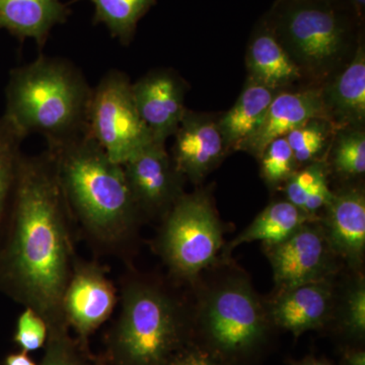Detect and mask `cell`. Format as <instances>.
I'll list each match as a JSON object with an SVG mask.
<instances>
[{
	"mask_svg": "<svg viewBox=\"0 0 365 365\" xmlns=\"http://www.w3.org/2000/svg\"><path fill=\"white\" fill-rule=\"evenodd\" d=\"M73 222L51 153L23 155L0 252V287L39 314L48 329L68 327L62 299L76 260Z\"/></svg>",
	"mask_w": 365,
	"mask_h": 365,
	"instance_id": "cell-1",
	"label": "cell"
},
{
	"mask_svg": "<svg viewBox=\"0 0 365 365\" xmlns=\"http://www.w3.org/2000/svg\"><path fill=\"white\" fill-rule=\"evenodd\" d=\"M72 218L95 246L122 253L136 235L141 216L123 165L91 137L47 146Z\"/></svg>",
	"mask_w": 365,
	"mask_h": 365,
	"instance_id": "cell-2",
	"label": "cell"
},
{
	"mask_svg": "<svg viewBox=\"0 0 365 365\" xmlns=\"http://www.w3.org/2000/svg\"><path fill=\"white\" fill-rule=\"evenodd\" d=\"M93 88L71 60L41 54L9 73L6 110L24 136L41 134L47 146L88 135Z\"/></svg>",
	"mask_w": 365,
	"mask_h": 365,
	"instance_id": "cell-3",
	"label": "cell"
},
{
	"mask_svg": "<svg viewBox=\"0 0 365 365\" xmlns=\"http://www.w3.org/2000/svg\"><path fill=\"white\" fill-rule=\"evenodd\" d=\"M119 300L120 313L106 337L109 365H170L193 340L188 309L155 278L129 274Z\"/></svg>",
	"mask_w": 365,
	"mask_h": 365,
	"instance_id": "cell-4",
	"label": "cell"
},
{
	"mask_svg": "<svg viewBox=\"0 0 365 365\" xmlns=\"http://www.w3.org/2000/svg\"><path fill=\"white\" fill-rule=\"evenodd\" d=\"M270 325L266 304L240 274L204 289L192 318L193 331L203 339L201 346L222 365L239 364L258 351Z\"/></svg>",
	"mask_w": 365,
	"mask_h": 365,
	"instance_id": "cell-5",
	"label": "cell"
},
{
	"mask_svg": "<svg viewBox=\"0 0 365 365\" xmlns=\"http://www.w3.org/2000/svg\"><path fill=\"white\" fill-rule=\"evenodd\" d=\"M155 250L175 279L194 282L215 265L223 248V228L207 192L184 193L167 215Z\"/></svg>",
	"mask_w": 365,
	"mask_h": 365,
	"instance_id": "cell-6",
	"label": "cell"
},
{
	"mask_svg": "<svg viewBox=\"0 0 365 365\" xmlns=\"http://www.w3.org/2000/svg\"><path fill=\"white\" fill-rule=\"evenodd\" d=\"M273 31L302 71L318 74L339 61L348 43L347 26L326 1L289 0Z\"/></svg>",
	"mask_w": 365,
	"mask_h": 365,
	"instance_id": "cell-7",
	"label": "cell"
},
{
	"mask_svg": "<svg viewBox=\"0 0 365 365\" xmlns=\"http://www.w3.org/2000/svg\"><path fill=\"white\" fill-rule=\"evenodd\" d=\"M88 136L120 165L155 141L137 111L132 81L125 72L112 69L93 88Z\"/></svg>",
	"mask_w": 365,
	"mask_h": 365,
	"instance_id": "cell-8",
	"label": "cell"
},
{
	"mask_svg": "<svg viewBox=\"0 0 365 365\" xmlns=\"http://www.w3.org/2000/svg\"><path fill=\"white\" fill-rule=\"evenodd\" d=\"M318 222H307L285 241L265 246L278 292L335 276L338 258Z\"/></svg>",
	"mask_w": 365,
	"mask_h": 365,
	"instance_id": "cell-9",
	"label": "cell"
},
{
	"mask_svg": "<svg viewBox=\"0 0 365 365\" xmlns=\"http://www.w3.org/2000/svg\"><path fill=\"white\" fill-rule=\"evenodd\" d=\"M118 300L117 288L108 277L104 266L76 258L62 299V309L67 325L76 334V341L86 351H91V336L111 318Z\"/></svg>",
	"mask_w": 365,
	"mask_h": 365,
	"instance_id": "cell-10",
	"label": "cell"
},
{
	"mask_svg": "<svg viewBox=\"0 0 365 365\" xmlns=\"http://www.w3.org/2000/svg\"><path fill=\"white\" fill-rule=\"evenodd\" d=\"M122 165L141 216L163 218L184 194L185 179L165 143L153 141Z\"/></svg>",
	"mask_w": 365,
	"mask_h": 365,
	"instance_id": "cell-11",
	"label": "cell"
},
{
	"mask_svg": "<svg viewBox=\"0 0 365 365\" xmlns=\"http://www.w3.org/2000/svg\"><path fill=\"white\" fill-rule=\"evenodd\" d=\"M137 111L153 135L165 143L174 135L186 112L187 85L176 71L158 68L132 83Z\"/></svg>",
	"mask_w": 365,
	"mask_h": 365,
	"instance_id": "cell-12",
	"label": "cell"
},
{
	"mask_svg": "<svg viewBox=\"0 0 365 365\" xmlns=\"http://www.w3.org/2000/svg\"><path fill=\"white\" fill-rule=\"evenodd\" d=\"M170 153L175 169L185 180L199 184L227 153L217 121L205 114L185 112Z\"/></svg>",
	"mask_w": 365,
	"mask_h": 365,
	"instance_id": "cell-13",
	"label": "cell"
},
{
	"mask_svg": "<svg viewBox=\"0 0 365 365\" xmlns=\"http://www.w3.org/2000/svg\"><path fill=\"white\" fill-rule=\"evenodd\" d=\"M336 297L334 278H329L277 292L266 309L272 325L299 337L329 323L335 313Z\"/></svg>",
	"mask_w": 365,
	"mask_h": 365,
	"instance_id": "cell-14",
	"label": "cell"
},
{
	"mask_svg": "<svg viewBox=\"0 0 365 365\" xmlns=\"http://www.w3.org/2000/svg\"><path fill=\"white\" fill-rule=\"evenodd\" d=\"M314 119L330 122L322 88L279 91L271 103L258 130L237 150L246 151L260 158L273 140L287 136L290 131Z\"/></svg>",
	"mask_w": 365,
	"mask_h": 365,
	"instance_id": "cell-15",
	"label": "cell"
},
{
	"mask_svg": "<svg viewBox=\"0 0 365 365\" xmlns=\"http://www.w3.org/2000/svg\"><path fill=\"white\" fill-rule=\"evenodd\" d=\"M322 227L338 259L359 269L365 254V195L360 188L333 192L325 208Z\"/></svg>",
	"mask_w": 365,
	"mask_h": 365,
	"instance_id": "cell-16",
	"label": "cell"
},
{
	"mask_svg": "<svg viewBox=\"0 0 365 365\" xmlns=\"http://www.w3.org/2000/svg\"><path fill=\"white\" fill-rule=\"evenodd\" d=\"M334 128H361L365 120V49L359 42L354 56L330 85L322 88Z\"/></svg>",
	"mask_w": 365,
	"mask_h": 365,
	"instance_id": "cell-17",
	"label": "cell"
},
{
	"mask_svg": "<svg viewBox=\"0 0 365 365\" xmlns=\"http://www.w3.org/2000/svg\"><path fill=\"white\" fill-rule=\"evenodd\" d=\"M71 13L60 0H0V30L21 42L30 38L42 50L52 29L66 23Z\"/></svg>",
	"mask_w": 365,
	"mask_h": 365,
	"instance_id": "cell-18",
	"label": "cell"
},
{
	"mask_svg": "<svg viewBox=\"0 0 365 365\" xmlns=\"http://www.w3.org/2000/svg\"><path fill=\"white\" fill-rule=\"evenodd\" d=\"M251 81L278 91L299 81L302 68L281 44L272 28L263 26L254 36L247 53Z\"/></svg>",
	"mask_w": 365,
	"mask_h": 365,
	"instance_id": "cell-19",
	"label": "cell"
},
{
	"mask_svg": "<svg viewBox=\"0 0 365 365\" xmlns=\"http://www.w3.org/2000/svg\"><path fill=\"white\" fill-rule=\"evenodd\" d=\"M279 93L249 79L234 107L217 121L228 150H237L261 126L275 96Z\"/></svg>",
	"mask_w": 365,
	"mask_h": 365,
	"instance_id": "cell-20",
	"label": "cell"
},
{
	"mask_svg": "<svg viewBox=\"0 0 365 365\" xmlns=\"http://www.w3.org/2000/svg\"><path fill=\"white\" fill-rule=\"evenodd\" d=\"M318 216L307 215L287 200L276 201L255 218L244 232L223 249L222 255L230 256L232 250L241 245L261 241L264 246H273L285 241L307 222L319 220Z\"/></svg>",
	"mask_w": 365,
	"mask_h": 365,
	"instance_id": "cell-21",
	"label": "cell"
},
{
	"mask_svg": "<svg viewBox=\"0 0 365 365\" xmlns=\"http://www.w3.org/2000/svg\"><path fill=\"white\" fill-rule=\"evenodd\" d=\"M78 1L73 0L72 2ZM96 7L93 24H104L113 38L128 46L135 35L138 21L157 0H91Z\"/></svg>",
	"mask_w": 365,
	"mask_h": 365,
	"instance_id": "cell-22",
	"label": "cell"
},
{
	"mask_svg": "<svg viewBox=\"0 0 365 365\" xmlns=\"http://www.w3.org/2000/svg\"><path fill=\"white\" fill-rule=\"evenodd\" d=\"M25 138L9 118H0V223L13 201Z\"/></svg>",
	"mask_w": 365,
	"mask_h": 365,
	"instance_id": "cell-23",
	"label": "cell"
},
{
	"mask_svg": "<svg viewBox=\"0 0 365 365\" xmlns=\"http://www.w3.org/2000/svg\"><path fill=\"white\" fill-rule=\"evenodd\" d=\"M69 327L48 329L44 357L41 365H107L81 347L69 333Z\"/></svg>",
	"mask_w": 365,
	"mask_h": 365,
	"instance_id": "cell-24",
	"label": "cell"
},
{
	"mask_svg": "<svg viewBox=\"0 0 365 365\" xmlns=\"http://www.w3.org/2000/svg\"><path fill=\"white\" fill-rule=\"evenodd\" d=\"M334 170L344 178L359 177L365 173V134L361 128L342 129L332 153Z\"/></svg>",
	"mask_w": 365,
	"mask_h": 365,
	"instance_id": "cell-25",
	"label": "cell"
},
{
	"mask_svg": "<svg viewBox=\"0 0 365 365\" xmlns=\"http://www.w3.org/2000/svg\"><path fill=\"white\" fill-rule=\"evenodd\" d=\"M330 126L333 125L326 120H311L285 136L297 165L318 162L319 155L325 150Z\"/></svg>",
	"mask_w": 365,
	"mask_h": 365,
	"instance_id": "cell-26",
	"label": "cell"
},
{
	"mask_svg": "<svg viewBox=\"0 0 365 365\" xmlns=\"http://www.w3.org/2000/svg\"><path fill=\"white\" fill-rule=\"evenodd\" d=\"M339 325L346 336L362 341L365 336V280L364 275L349 283L341 299Z\"/></svg>",
	"mask_w": 365,
	"mask_h": 365,
	"instance_id": "cell-27",
	"label": "cell"
},
{
	"mask_svg": "<svg viewBox=\"0 0 365 365\" xmlns=\"http://www.w3.org/2000/svg\"><path fill=\"white\" fill-rule=\"evenodd\" d=\"M261 162V174L271 188H276L292 177L297 165L287 137H279L269 144Z\"/></svg>",
	"mask_w": 365,
	"mask_h": 365,
	"instance_id": "cell-28",
	"label": "cell"
},
{
	"mask_svg": "<svg viewBox=\"0 0 365 365\" xmlns=\"http://www.w3.org/2000/svg\"><path fill=\"white\" fill-rule=\"evenodd\" d=\"M48 337V326L45 319L32 309L25 307L16 324L14 342L21 351H37L44 347Z\"/></svg>",
	"mask_w": 365,
	"mask_h": 365,
	"instance_id": "cell-29",
	"label": "cell"
},
{
	"mask_svg": "<svg viewBox=\"0 0 365 365\" xmlns=\"http://www.w3.org/2000/svg\"><path fill=\"white\" fill-rule=\"evenodd\" d=\"M325 176L326 167L323 162L312 163L304 170H295L292 177L284 182L283 189L287 200L302 209L307 195L314 185Z\"/></svg>",
	"mask_w": 365,
	"mask_h": 365,
	"instance_id": "cell-30",
	"label": "cell"
},
{
	"mask_svg": "<svg viewBox=\"0 0 365 365\" xmlns=\"http://www.w3.org/2000/svg\"><path fill=\"white\" fill-rule=\"evenodd\" d=\"M170 365H222L193 340L177 353Z\"/></svg>",
	"mask_w": 365,
	"mask_h": 365,
	"instance_id": "cell-31",
	"label": "cell"
},
{
	"mask_svg": "<svg viewBox=\"0 0 365 365\" xmlns=\"http://www.w3.org/2000/svg\"><path fill=\"white\" fill-rule=\"evenodd\" d=\"M332 196L333 192L329 188L327 176L323 177L314 185L313 188L309 192L302 209L307 215L317 216V212L319 210L328 205Z\"/></svg>",
	"mask_w": 365,
	"mask_h": 365,
	"instance_id": "cell-32",
	"label": "cell"
},
{
	"mask_svg": "<svg viewBox=\"0 0 365 365\" xmlns=\"http://www.w3.org/2000/svg\"><path fill=\"white\" fill-rule=\"evenodd\" d=\"M342 365H365V351L359 347L346 348L341 356Z\"/></svg>",
	"mask_w": 365,
	"mask_h": 365,
	"instance_id": "cell-33",
	"label": "cell"
},
{
	"mask_svg": "<svg viewBox=\"0 0 365 365\" xmlns=\"http://www.w3.org/2000/svg\"><path fill=\"white\" fill-rule=\"evenodd\" d=\"M6 365H37L29 356L28 353L20 352L9 355L6 359Z\"/></svg>",
	"mask_w": 365,
	"mask_h": 365,
	"instance_id": "cell-34",
	"label": "cell"
},
{
	"mask_svg": "<svg viewBox=\"0 0 365 365\" xmlns=\"http://www.w3.org/2000/svg\"><path fill=\"white\" fill-rule=\"evenodd\" d=\"M352 11L356 16L357 20L361 21L364 19L365 0H349Z\"/></svg>",
	"mask_w": 365,
	"mask_h": 365,
	"instance_id": "cell-35",
	"label": "cell"
},
{
	"mask_svg": "<svg viewBox=\"0 0 365 365\" xmlns=\"http://www.w3.org/2000/svg\"><path fill=\"white\" fill-rule=\"evenodd\" d=\"M295 365H333L330 364V362L326 361V360L314 359V357H311V359H307L302 360V361L299 362Z\"/></svg>",
	"mask_w": 365,
	"mask_h": 365,
	"instance_id": "cell-36",
	"label": "cell"
},
{
	"mask_svg": "<svg viewBox=\"0 0 365 365\" xmlns=\"http://www.w3.org/2000/svg\"><path fill=\"white\" fill-rule=\"evenodd\" d=\"M309 1H326V2H328L329 0H309Z\"/></svg>",
	"mask_w": 365,
	"mask_h": 365,
	"instance_id": "cell-37",
	"label": "cell"
}]
</instances>
